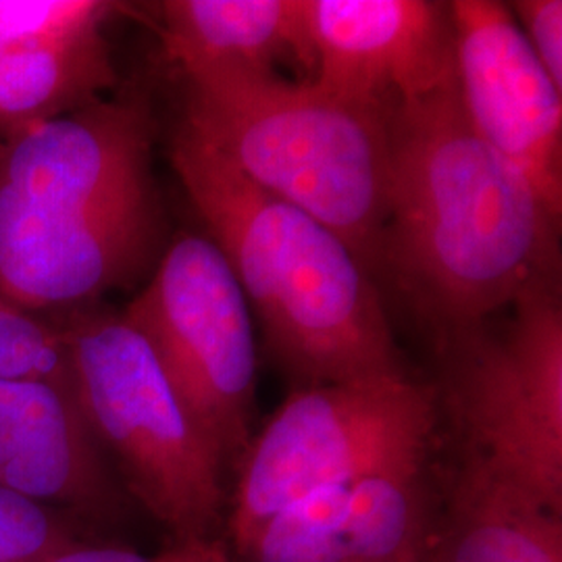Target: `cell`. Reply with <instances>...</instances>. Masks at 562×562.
<instances>
[{
	"label": "cell",
	"mask_w": 562,
	"mask_h": 562,
	"mask_svg": "<svg viewBox=\"0 0 562 562\" xmlns=\"http://www.w3.org/2000/svg\"><path fill=\"white\" fill-rule=\"evenodd\" d=\"M121 9L120 2L106 0H0V67L30 42L117 15Z\"/></svg>",
	"instance_id": "obj_20"
},
{
	"label": "cell",
	"mask_w": 562,
	"mask_h": 562,
	"mask_svg": "<svg viewBox=\"0 0 562 562\" xmlns=\"http://www.w3.org/2000/svg\"><path fill=\"white\" fill-rule=\"evenodd\" d=\"M315 81L383 117L454 80L448 4L304 0Z\"/></svg>",
	"instance_id": "obj_11"
},
{
	"label": "cell",
	"mask_w": 562,
	"mask_h": 562,
	"mask_svg": "<svg viewBox=\"0 0 562 562\" xmlns=\"http://www.w3.org/2000/svg\"><path fill=\"white\" fill-rule=\"evenodd\" d=\"M155 117L138 94L0 138V222L94 213L155 188Z\"/></svg>",
	"instance_id": "obj_8"
},
{
	"label": "cell",
	"mask_w": 562,
	"mask_h": 562,
	"mask_svg": "<svg viewBox=\"0 0 562 562\" xmlns=\"http://www.w3.org/2000/svg\"><path fill=\"white\" fill-rule=\"evenodd\" d=\"M434 394L406 373L306 385L281 404L241 454L225 513L236 552L283 508L429 452Z\"/></svg>",
	"instance_id": "obj_5"
},
{
	"label": "cell",
	"mask_w": 562,
	"mask_h": 562,
	"mask_svg": "<svg viewBox=\"0 0 562 562\" xmlns=\"http://www.w3.org/2000/svg\"><path fill=\"white\" fill-rule=\"evenodd\" d=\"M78 540L74 517L0 490V562H38Z\"/></svg>",
	"instance_id": "obj_19"
},
{
	"label": "cell",
	"mask_w": 562,
	"mask_h": 562,
	"mask_svg": "<svg viewBox=\"0 0 562 562\" xmlns=\"http://www.w3.org/2000/svg\"><path fill=\"white\" fill-rule=\"evenodd\" d=\"M562 513L462 454L442 501L440 562H562Z\"/></svg>",
	"instance_id": "obj_14"
},
{
	"label": "cell",
	"mask_w": 562,
	"mask_h": 562,
	"mask_svg": "<svg viewBox=\"0 0 562 562\" xmlns=\"http://www.w3.org/2000/svg\"><path fill=\"white\" fill-rule=\"evenodd\" d=\"M350 485L283 508L240 550L225 552L227 562H341Z\"/></svg>",
	"instance_id": "obj_17"
},
{
	"label": "cell",
	"mask_w": 562,
	"mask_h": 562,
	"mask_svg": "<svg viewBox=\"0 0 562 562\" xmlns=\"http://www.w3.org/2000/svg\"><path fill=\"white\" fill-rule=\"evenodd\" d=\"M387 140L378 271L446 340L554 281L561 215L475 134L457 80L398 106L387 117Z\"/></svg>",
	"instance_id": "obj_1"
},
{
	"label": "cell",
	"mask_w": 562,
	"mask_h": 562,
	"mask_svg": "<svg viewBox=\"0 0 562 562\" xmlns=\"http://www.w3.org/2000/svg\"><path fill=\"white\" fill-rule=\"evenodd\" d=\"M38 562H171V550L162 552L159 557H144L130 548L78 540L50 552Z\"/></svg>",
	"instance_id": "obj_22"
},
{
	"label": "cell",
	"mask_w": 562,
	"mask_h": 562,
	"mask_svg": "<svg viewBox=\"0 0 562 562\" xmlns=\"http://www.w3.org/2000/svg\"><path fill=\"white\" fill-rule=\"evenodd\" d=\"M427 459L406 457L350 485L341 562H440L442 501Z\"/></svg>",
	"instance_id": "obj_16"
},
{
	"label": "cell",
	"mask_w": 562,
	"mask_h": 562,
	"mask_svg": "<svg viewBox=\"0 0 562 562\" xmlns=\"http://www.w3.org/2000/svg\"><path fill=\"white\" fill-rule=\"evenodd\" d=\"M157 188L71 217L0 222V296L36 315L97 304L159 259Z\"/></svg>",
	"instance_id": "obj_10"
},
{
	"label": "cell",
	"mask_w": 562,
	"mask_h": 562,
	"mask_svg": "<svg viewBox=\"0 0 562 562\" xmlns=\"http://www.w3.org/2000/svg\"><path fill=\"white\" fill-rule=\"evenodd\" d=\"M244 178L325 223L369 273L387 222V117L280 71L183 78L181 120Z\"/></svg>",
	"instance_id": "obj_3"
},
{
	"label": "cell",
	"mask_w": 562,
	"mask_h": 562,
	"mask_svg": "<svg viewBox=\"0 0 562 562\" xmlns=\"http://www.w3.org/2000/svg\"><path fill=\"white\" fill-rule=\"evenodd\" d=\"M157 13L162 55L181 80L288 63L313 74L304 0H167Z\"/></svg>",
	"instance_id": "obj_13"
},
{
	"label": "cell",
	"mask_w": 562,
	"mask_h": 562,
	"mask_svg": "<svg viewBox=\"0 0 562 562\" xmlns=\"http://www.w3.org/2000/svg\"><path fill=\"white\" fill-rule=\"evenodd\" d=\"M115 15L30 42L0 67V138L76 113L120 81L106 23Z\"/></svg>",
	"instance_id": "obj_15"
},
{
	"label": "cell",
	"mask_w": 562,
	"mask_h": 562,
	"mask_svg": "<svg viewBox=\"0 0 562 562\" xmlns=\"http://www.w3.org/2000/svg\"><path fill=\"white\" fill-rule=\"evenodd\" d=\"M171 562H227L222 542L173 543Z\"/></svg>",
	"instance_id": "obj_23"
},
{
	"label": "cell",
	"mask_w": 562,
	"mask_h": 562,
	"mask_svg": "<svg viewBox=\"0 0 562 562\" xmlns=\"http://www.w3.org/2000/svg\"><path fill=\"white\" fill-rule=\"evenodd\" d=\"M0 490L78 519L120 515L123 487L74 383L0 380Z\"/></svg>",
	"instance_id": "obj_12"
},
{
	"label": "cell",
	"mask_w": 562,
	"mask_h": 562,
	"mask_svg": "<svg viewBox=\"0 0 562 562\" xmlns=\"http://www.w3.org/2000/svg\"><path fill=\"white\" fill-rule=\"evenodd\" d=\"M53 317L65 334L81 413L121 487L173 542H220L225 461L150 346L121 313L99 304Z\"/></svg>",
	"instance_id": "obj_4"
},
{
	"label": "cell",
	"mask_w": 562,
	"mask_h": 562,
	"mask_svg": "<svg viewBox=\"0 0 562 562\" xmlns=\"http://www.w3.org/2000/svg\"><path fill=\"white\" fill-rule=\"evenodd\" d=\"M225 464L244 454L257 396L252 311L206 234L181 232L121 311Z\"/></svg>",
	"instance_id": "obj_6"
},
{
	"label": "cell",
	"mask_w": 562,
	"mask_h": 562,
	"mask_svg": "<svg viewBox=\"0 0 562 562\" xmlns=\"http://www.w3.org/2000/svg\"><path fill=\"white\" fill-rule=\"evenodd\" d=\"M0 380L74 383L57 317L30 313L0 296Z\"/></svg>",
	"instance_id": "obj_18"
},
{
	"label": "cell",
	"mask_w": 562,
	"mask_h": 562,
	"mask_svg": "<svg viewBox=\"0 0 562 562\" xmlns=\"http://www.w3.org/2000/svg\"><path fill=\"white\" fill-rule=\"evenodd\" d=\"M448 15L464 117L561 215L562 90L531 53L510 7L457 0L448 2Z\"/></svg>",
	"instance_id": "obj_9"
},
{
	"label": "cell",
	"mask_w": 562,
	"mask_h": 562,
	"mask_svg": "<svg viewBox=\"0 0 562 562\" xmlns=\"http://www.w3.org/2000/svg\"><path fill=\"white\" fill-rule=\"evenodd\" d=\"M510 13L548 78L562 90L561 0H517Z\"/></svg>",
	"instance_id": "obj_21"
},
{
	"label": "cell",
	"mask_w": 562,
	"mask_h": 562,
	"mask_svg": "<svg viewBox=\"0 0 562 562\" xmlns=\"http://www.w3.org/2000/svg\"><path fill=\"white\" fill-rule=\"evenodd\" d=\"M501 331L448 340L464 454L562 513V308L552 283L513 302Z\"/></svg>",
	"instance_id": "obj_7"
},
{
	"label": "cell",
	"mask_w": 562,
	"mask_h": 562,
	"mask_svg": "<svg viewBox=\"0 0 562 562\" xmlns=\"http://www.w3.org/2000/svg\"><path fill=\"white\" fill-rule=\"evenodd\" d=\"M171 165L301 387L404 373L378 285L348 241L244 178L183 121Z\"/></svg>",
	"instance_id": "obj_2"
}]
</instances>
